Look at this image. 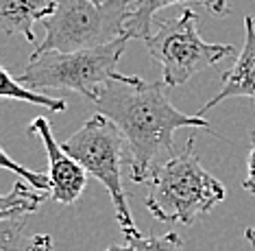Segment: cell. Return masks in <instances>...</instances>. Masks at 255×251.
<instances>
[{
	"label": "cell",
	"instance_id": "cell-14",
	"mask_svg": "<svg viewBox=\"0 0 255 251\" xmlns=\"http://www.w3.org/2000/svg\"><path fill=\"white\" fill-rule=\"evenodd\" d=\"M105 251H183V238L168 232V234H148L140 238H129L125 245H112Z\"/></svg>",
	"mask_w": 255,
	"mask_h": 251
},
{
	"label": "cell",
	"instance_id": "cell-8",
	"mask_svg": "<svg viewBox=\"0 0 255 251\" xmlns=\"http://www.w3.org/2000/svg\"><path fill=\"white\" fill-rule=\"evenodd\" d=\"M245 46L240 50V57L231 66L227 72L223 74V87L214 98H210L203 107L196 112V116H203L207 109L216 107L218 103L227 101V98L245 96L255 101V17H245Z\"/></svg>",
	"mask_w": 255,
	"mask_h": 251
},
{
	"label": "cell",
	"instance_id": "cell-16",
	"mask_svg": "<svg viewBox=\"0 0 255 251\" xmlns=\"http://www.w3.org/2000/svg\"><path fill=\"white\" fill-rule=\"evenodd\" d=\"M242 188L255 195V131L251 133V144H249V157H247V179L242 182Z\"/></svg>",
	"mask_w": 255,
	"mask_h": 251
},
{
	"label": "cell",
	"instance_id": "cell-18",
	"mask_svg": "<svg viewBox=\"0 0 255 251\" xmlns=\"http://www.w3.org/2000/svg\"><path fill=\"white\" fill-rule=\"evenodd\" d=\"M245 238H247V243L255 249V227H249V230L245 232Z\"/></svg>",
	"mask_w": 255,
	"mask_h": 251
},
{
	"label": "cell",
	"instance_id": "cell-3",
	"mask_svg": "<svg viewBox=\"0 0 255 251\" xmlns=\"http://www.w3.org/2000/svg\"><path fill=\"white\" fill-rule=\"evenodd\" d=\"M131 37H118L112 44L74 52L50 50L28 57V66L18 77L33 90H74L92 103L98 101L103 87L118 70L120 57Z\"/></svg>",
	"mask_w": 255,
	"mask_h": 251
},
{
	"label": "cell",
	"instance_id": "cell-1",
	"mask_svg": "<svg viewBox=\"0 0 255 251\" xmlns=\"http://www.w3.org/2000/svg\"><path fill=\"white\" fill-rule=\"evenodd\" d=\"M166 87L164 81H144L116 72L94 101L98 114L107 116L123 133L135 184H148L153 168L164 162L161 157L175 155L172 138L179 129L210 131V122L203 116L179 112Z\"/></svg>",
	"mask_w": 255,
	"mask_h": 251
},
{
	"label": "cell",
	"instance_id": "cell-9",
	"mask_svg": "<svg viewBox=\"0 0 255 251\" xmlns=\"http://www.w3.org/2000/svg\"><path fill=\"white\" fill-rule=\"evenodd\" d=\"M57 0H0V28L4 35H22L35 46V22H44L55 11Z\"/></svg>",
	"mask_w": 255,
	"mask_h": 251
},
{
	"label": "cell",
	"instance_id": "cell-11",
	"mask_svg": "<svg viewBox=\"0 0 255 251\" xmlns=\"http://www.w3.org/2000/svg\"><path fill=\"white\" fill-rule=\"evenodd\" d=\"M50 234H26L24 219H4L0 223V251H53Z\"/></svg>",
	"mask_w": 255,
	"mask_h": 251
},
{
	"label": "cell",
	"instance_id": "cell-13",
	"mask_svg": "<svg viewBox=\"0 0 255 251\" xmlns=\"http://www.w3.org/2000/svg\"><path fill=\"white\" fill-rule=\"evenodd\" d=\"M0 96L2 98H15V101H26L39 107H46L50 112H66V101L55 96L37 94L35 90H28L24 83H20L15 77H11L7 68H0Z\"/></svg>",
	"mask_w": 255,
	"mask_h": 251
},
{
	"label": "cell",
	"instance_id": "cell-10",
	"mask_svg": "<svg viewBox=\"0 0 255 251\" xmlns=\"http://www.w3.org/2000/svg\"><path fill=\"white\" fill-rule=\"evenodd\" d=\"M181 2H199L212 11L216 0H131V17L127 22L125 33L131 39H148L155 26L153 22L155 13L170 7V4H181Z\"/></svg>",
	"mask_w": 255,
	"mask_h": 251
},
{
	"label": "cell",
	"instance_id": "cell-5",
	"mask_svg": "<svg viewBox=\"0 0 255 251\" xmlns=\"http://www.w3.org/2000/svg\"><path fill=\"white\" fill-rule=\"evenodd\" d=\"M61 147L88 171V175L96 177L107 188L123 236L127 241L129 238H140L142 232L137 230L135 221L131 217L129 199H127L123 186V157L127 144L118 127L107 116L96 114L85 120L77 133L63 140Z\"/></svg>",
	"mask_w": 255,
	"mask_h": 251
},
{
	"label": "cell",
	"instance_id": "cell-7",
	"mask_svg": "<svg viewBox=\"0 0 255 251\" xmlns=\"http://www.w3.org/2000/svg\"><path fill=\"white\" fill-rule=\"evenodd\" d=\"M28 136H39L42 140L46 155H48V166H50V182H53V190L50 197L53 201L61 203V206H72L77 199L83 195L85 182H88V171L74 160L72 155H68L63 147L55 140L50 125L46 118H35L31 125L26 127Z\"/></svg>",
	"mask_w": 255,
	"mask_h": 251
},
{
	"label": "cell",
	"instance_id": "cell-15",
	"mask_svg": "<svg viewBox=\"0 0 255 251\" xmlns=\"http://www.w3.org/2000/svg\"><path fill=\"white\" fill-rule=\"evenodd\" d=\"M0 157H2V166L7 168V171H13L15 175H20V177L24 179L28 186H31V188H35V190H39V192H50V190H53V182H50V175L28 171L26 166H22V164H18V162L11 160L7 151H2V153H0Z\"/></svg>",
	"mask_w": 255,
	"mask_h": 251
},
{
	"label": "cell",
	"instance_id": "cell-17",
	"mask_svg": "<svg viewBox=\"0 0 255 251\" xmlns=\"http://www.w3.org/2000/svg\"><path fill=\"white\" fill-rule=\"evenodd\" d=\"M212 13H216V15H225V13H229L227 0H216V2H214V9H212Z\"/></svg>",
	"mask_w": 255,
	"mask_h": 251
},
{
	"label": "cell",
	"instance_id": "cell-2",
	"mask_svg": "<svg viewBox=\"0 0 255 251\" xmlns=\"http://www.w3.org/2000/svg\"><path fill=\"white\" fill-rule=\"evenodd\" d=\"M194 136L192 131L183 151L170 155L150 173L144 206L161 223L192 227L227 197L225 186L201 166L194 153Z\"/></svg>",
	"mask_w": 255,
	"mask_h": 251
},
{
	"label": "cell",
	"instance_id": "cell-12",
	"mask_svg": "<svg viewBox=\"0 0 255 251\" xmlns=\"http://www.w3.org/2000/svg\"><path fill=\"white\" fill-rule=\"evenodd\" d=\"M46 195L31 188L26 182H15L9 195L0 199V221L4 219H24L26 214L37 212Z\"/></svg>",
	"mask_w": 255,
	"mask_h": 251
},
{
	"label": "cell",
	"instance_id": "cell-4",
	"mask_svg": "<svg viewBox=\"0 0 255 251\" xmlns=\"http://www.w3.org/2000/svg\"><path fill=\"white\" fill-rule=\"evenodd\" d=\"M129 17L131 0H107L101 7L92 0H57L55 11L42 22L46 28L42 44L31 55L50 50L74 52L112 44L127 35Z\"/></svg>",
	"mask_w": 255,
	"mask_h": 251
},
{
	"label": "cell",
	"instance_id": "cell-6",
	"mask_svg": "<svg viewBox=\"0 0 255 251\" xmlns=\"http://www.w3.org/2000/svg\"><path fill=\"white\" fill-rule=\"evenodd\" d=\"M196 24H199L196 11L183 9L179 17L155 24L150 37L144 39L148 55L155 63H159L161 81L168 87L183 85L196 72L236 52L231 44L203 42Z\"/></svg>",
	"mask_w": 255,
	"mask_h": 251
},
{
	"label": "cell",
	"instance_id": "cell-19",
	"mask_svg": "<svg viewBox=\"0 0 255 251\" xmlns=\"http://www.w3.org/2000/svg\"><path fill=\"white\" fill-rule=\"evenodd\" d=\"M92 2H94V4H98V7H101V4H105L107 0H92Z\"/></svg>",
	"mask_w": 255,
	"mask_h": 251
}]
</instances>
